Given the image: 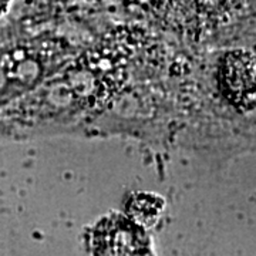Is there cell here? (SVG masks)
I'll return each mask as SVG.
<instances>
[{
	"label": "cell",
	"mask_w": 256,
	"mask_h": 256,
	"mask_svg": "<svg viewBox=\"0 0 256 256\" xmlns=\"http://www.w3.org/2000/svg\"><path fill=\"white\" fill-rule=\"evenodd\" d=\"M92 252L94 256H154L144 228L120 214L108 215L97 224Z\"/></svg>",
	"instance_id": "1"
},
{
	"label": "cell",
	"mask_w": 256,
	"mask_h": 256,
	"mask_svg": "<svg viewBox=\"0 0 256 256\" xmlns=\"http://www.w3.org/2000/svg\"><path fill=\"white\" fill-rule=\"evenodd\" d=\"M164 210V201L156 194L141 192L136 194L128 202V218L137 225L146 228L154 225Z\"/></svg>",
	"instance_id": "3"
},
{
	"label": "cell",
	"mask_w": 256,
	"mask_h": 256,
	"mask_svg": "<svg viewBox=\"0 0 256 256\" xmlns=\"http://www.w3.org/2000/svg\"><path fill=\"white\" fill-rule=\"evenodd\" d=\"M255 57L249 52H232L220 68V82L230 102L242 111L255 108Z\"/></svg>",
	"instance_id": "2"
},
{
	"label": "cell",
	"mask_w": 256,
	"mask_h": 256,
	"mask_svg": "<svg viewBox=\"0 0 256 256\" xmlns=\"http://www.w3.org/2000/svg\"><path fill=\"white\" fill-rule=\"evenodd\" d=\"M8 3H9V0H0V12L8 6Z\"/></svg>",
	"instance_id": "4"
}]
</instances>
